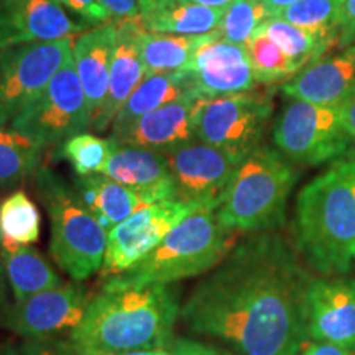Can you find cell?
I'll list each match as a JSON object with an SVG mask.
<instances>
[{"label":"cell","instance_id":"1","mask_svg":"<svg viewBox=\"0 0 355 355\" xmlns=\"http://www.w3.org/2000/svg\"><path fill=\"white\" fill-rule=\"evenodd\" d=\"M313 270L278 230L241 239L181 306L191 334L241 355H300Z\"/></svg>","mask_w":355,"mask_h":355},{"label":"cell","instance_id":"2","mask_svg":"<svg viewBox=\"0 0 355 355\" xmlns=\"http://www.w3.org/2000/svg\"><path fill=\"white\" fill-rule=\"evenodd\" d=\"M181 306L176 285H132L119 277L107 278L69 339L87 355L168 349L176 337Z\"/></svg>","mask_w":355,"mask_h":355},{"label":"cell","instance_id":"3","mask_svg":"<svg viewBox=\"0 0 355 355\" xmlns=\"http://www.w3.org/2000/svg\"><path fill=\"white\" fill-rule=\"evenodd\" d=\"M293 243L316 275L355 270V152L329 163L296 196Z\"/></svg>","mask_w":355,"mask_h":355},{"label":"cell","instance_id":"4","mask_svg":"<svg viewBox=\"0 0 355 355\" xmlns=\"http://www.w3.org/2000/svg\"><path fill=\"white\" fill-rule=\"evenodd\" d=\"M298 181V166L277 148L260 145L239 165L217 207L225 229L237 235L275 232L285 225L288 199Z\"/></svg>","mask_w":355,"mask_h":355},{"label":"cell","instance_id":"5","mask_svg":"<svg viewBox=\"0 0 355 355\" xmlns=\"http://www.w3.org/2000/svg\"><path fill=\"white\" fill-rule=\"evenodd\" d=\"M237 237L222 225L216 209L201 207L176 225L152 254L117 277L132 285H176L216 268Z\"/></svg>","mask_w":355,"mask_h":355},{"label":"cell","instance_id":"6","mask_svg":"<svg viewBox=\"0 0 355 355\" xmlns=\"http://www.w3.org/2000/svg\"><path fill=\"white\" fill-rule=\"evenodd\" d=\"M40 201L50 219V254L73 282L101 272L107 247V230L97 222L78 191L63 176L40 166L33 176Z\"/></svg>","mask_w":355,"mask_h":355},{"label":"cell","instance_id":"7","mask_svg":"<svg viewBox=\"0 0 355 355\" xmlns=\"http://www.w3.org/2000/svg\"><path fill=\"white\" fill-rule=\"evenodd\" d=\"M275 148L296 166H321L352 152L340 109L296 101L283 105L272 127Z\"/></svg>","mask_w":355,"mask_h":355},{"label":"cell","instance_id":"8","mask_svg":"<svg viewBox=\"0 0 355 355\" xmlns=\"http://www.w3.org/2000/svg\"><path fill=\"white\" fill-rule=\"evenodd\" d=\"M273 114L270 91H245L201 99L196 114V140L243 162L261 145Z\"/></svg>","mask_w":355,"mask_h":355},{"label":"cell","instance_id":"9","mask_svg":"<svg viewBox=\"0 0 355 355\" xmlns=\"http://www.w3.org/2000/svg\"><path fill=\"white\" fill-rule=\"evenodd\" d=\"M91 122V107L71 51L42 94L13 119L10 127L38 141L43 148H58L71 137L86 132Z\"/></svg>","mask_w":355,"mask_h":355},{"label":"cell","instance_id":"10","mask_svg":"<svg viewBox=\"0 0 355 355\" xmlns=\"http://www.w3.org/2000/svg\"><path fill=\"white\" fill-rule=\"evenodd\" d=\"M71 51V38L0 50V127L10 125L42 94Z\"/></svg>","mask_w":355,"mask_h":355},{"label":"cell","instance_id":"11","mask_svg":"<svg viewBox=\"0 0 355 355\" xmlns=\"http://www.w3.org/2000/svg\"><path fill=\"white\" fill-rule=\"evenodd\" d=\"M198 209L201 206L178 199L141 206L107 234L101 277L107 279L125 273L152 254L176 225Z\"/></svg>","mask_w":355,"mask_h":355},{"label":"cell","instance_id":"12","mask_svg":"<svg viewBox=\"0 0 355 355\" xmlns=\"http://www.w3.org/2000/svg\"><path fill=\"white\" fill-rule=\"evenodd\" d=\"M92 298L83 282H63L55 288L12 303L0 327L19 339H55L69 337L81 324Z\"/></svg>","mask_w":355,"mask_h":355},{"label":"cell","instance_id":"13","mask_svg":"<svg viewBox=\"0 0 355 355\" xmlns=\"http://www.w3.org/2000/svg\"><path fill=\"white\" fill-rule=\"evenodd\" d=\"M175 181V199L217 209L237 171V158L194 140L163 153Z\"/></svg>","mask_w":355,"mask_h":355},{"label":"cell","instance_id":"14","mask_svg":"<svg viewBox=\"0 0 355 355\" xmlns=\"http://www.w3.org/2000/svg\"><path fill=\"white\" fill-rule=\"evenodd\" d=\"M306 321L309 343L355 352V277H314L308 288Z\"/></svg>","mask_w":355,"mask_h":355},{"label":"cell","instance_id":"15","mask_svg":"<svg viewBox=\"0 0 355 355\" xmlns=\"http://www.w3.org/2000/svg\"><path fill=\"white\" fill-rule=\"evenodd\" d=\"M188 73L196 99L252 91L257 86L247 48L207 33L201 46L183 69Z\"/></svg>","mask_w":355,"mask_h":355},{"label":"cell","instance_id":"16","mask_svg":"<svg viewBox=\"0 0 355 355\" xmlns=\"http://www.w3.org/2000/svg\"><path fill=\"white\" fill-rule=\"evenodd\" d=\"M89 28L56 0H0V50L60 42Z\"/></svg>","mask_w":355,"mask_h":355},{"label":"cell","instance_id":"17","mask_svg":"<svg viewBox=\"0 0 355 355\" xmlns=\"http://www.w3.org/2000/svg\"><path fill=\"white\" fill-rule=\"evenodd\" d=\"M201 99L171 102L137 119L121 130L110 132L119 145L168 153L196 140V114Z\"/></svg>","mask_w":355,"mask_h":355},{"label":"cell","instance_id":"18","mask_svg":"<svg viewBox=\"0 0 355 355\" xmlns=\"http://www.w3.org/2000/svg\"><path fill=\"white\" fill-rule=\"evenodd\" d=\"M282 91L290 99L340 109L355 96V44L304 66Z\"/></svg>","mask_w":355,"mask_h":355},{"label":"cell","instance_id":"19","mask_svg":"<svg viewBox=\"0 0 355 355\" xmlns=\"http://www.w3.org/2000/svg\"><path fill=\"white\" fill-rule=\"evenodd\" d=\"M115 25H117V42H115L112 68H110L109 91L104 104L91 123L92 130L99 133L112 127L123 104L145 78V66L140 53V35L144 32L141 20L121 21Z\"/></svg>","mask_w":355,"mask_h":355},{"label":"cell","instance_id":"20","mask_svg":"<svg viewBox=\"0 0 355 355\" xmlns=\"http://www.w3.org/2000/svg\"><path fill=\"white\" fill-rule=\"evenodd\" d=\"M102 173L127 186L144 198L146 204L175 199L170 165L165 155L159 152L115 144L114 153Z\"/></svg>","mask_w":355,"mask_h":355},{"label":"cell","instance_id":"21","mask_svg":"<svg viewBox=\"0 0 355 355\" xmlns=\"http://www.w3.org/2000/svg\"><path fill=\"white\" fill-rule=\"evenodd\" d=\"M115 42L117 25L114 21L89 28L73 42L74 64L84 94L87 97L92 119L99 112L107 96Z\"/></svg>","mask_w":355,"mask_h":355},{"label":"cell","instance_id":"22","mask_svg":"<svg viewBox=\"0 0 355 355\" xmlns=\"http://www.w3.org/2000/svg\"><path fill=\"white\" fill-rule=\"evenodd\" d=\"M73 186L91 214L107 230V234L137 209L146 206L144 198L112 178L105 176L104 173L78 176Z\"/></svg>","mask_w":355,"mask_h":355},{"label":"cell","instance_id":"23","mask_svg":"<svg viewBox=\"0 0 355 355\" xmlns=\"http://www.w3.org/2000/svg\"><path fill=\"white\" fill-rule=\"evenodd\" d=\"M196 99L193 91V84L186 71H175V73L152 74L145 76L128 101L123 104L117 117L110 127V132L121 130L137 119L153 112L163 105L171 102Z\"/></svg>","mask_w":355,"mask_h":355},{"label":"cell","instance_id":"24","mask_svg":"<svg viewBox=\"0 0 355 355\" xmlns=\"http://www.w3.org/2000/svg\"><path fill=\"white\" fill-rule=\"evenodd\" d=\"M13 303L63 283L46 257L32 245L0 247Z\"/></svg>","mask_w":355,"mask_h":355},{"label":"cell","instance_id":"25","mask_svg":"<svg viewBox=\"0 0 355 355\" xmlns=\"http://www.w3.org/2000/svg\"><path fill=\"white\" fill-rule=\"evenodd\" d=\"M225 8L186 2L157 3L146 13H141V26L152 33L184 35V37L207 35L219 26Z\"/></svg>","mask_w":355,"mask_h":355},{"label":"cell","instance_id":"26","mask_svg":"<svg viewBox=\"0 0 355 355\" xmlns=\"http://www.w3.org/2000/svg\"><path fill=\"white\" fill-rule=\"evenodd\" d=\"M206 37L207 35L184 37V35L152 33L144 28L140 35V53L145 66V76L184 69Z\"/></svg>","mask_w":355,"mask_h":355},{"label":"cell","instance_id":"27","mask_svg":"<svg viewBox=\"0 0 355 355\" xmlns=\"http://www.w3.org/2000/svg\"><path fill=\"white\" fill-rule=\"evenodd\" d=\"M44 150L38 141L10 125L0 127V189L37 175Z\"/></svg>","mask_w":355,"mask_h":355},{"label":"cell","instance_id":"28","mask_svg":"<svg viewBox=\"0 0 355 355\" xmlns=\"http://www.w3.org/2000/svg\"><path fill=\"white\" fill-rule=\"evenodd\" d=\"M260 28L298 66V69L321 60L331 48L337 46L336 40L319 37L309 30L283 20L282 17H270L260 25Z\"/></svg>","mask_w":355,"mask_h":355},{"label":"cell","instance_id":"29","mask_svg":"<svg viewBox=\"0 0 355 355\" xmlns=\"http://www.w3.org/2000/svg\"><path fill=\"white\" fill-rule=\"evenodd\" d=\"M42 234V216L24 189L0 201V247L33 245Z\"/></svg>","mask_w":355,"mask_h":355},{"label":"cell","instance_id":"30","mask_svg":"<svg viewBox=\"0 0 355 355\" xmlns=\"http://www.w3.org/2000/svg\"><path fill=\"white\" fill-rule=\"evenodd\" d=\"M115 150V141L102 139L94 133H78L56 148L55 157L68 162L78 176L97 175L104 171L110 155Z\"/></svg>","mask_w":355,"mask_h":355},{"label":"cell","instance_id":"31","mask_svg":"<svg viewBox=\"0 0 355 355\" xmlns=\"http://www.w3.org/2000/svg\"><path fill=\"white\" fill-rule=\"evenodd\" d=\"M245 48L248 58H250L257 84L270 86V84L293 78L300 71L298 66L293 63L290 58L266 37L260 26L252 35L250 42L247 43Z\"/></svg>","mask_w":355,"mask_h":355},{"label":"cell","instance_id":"32","mask_svg":"<svg viewBox=\"0 0 355 355\" xmlns=\"http://www.w3.org/2000/svg\"><path fill=\"white\" fill-rule=\"evenodd\" d=\"M343 0H300L282 13L283 20L337 42Z\"/></svg>","mask_w":355,"mask_h":355},{"label":"cell","instance_id":"33","mask_svg":"<svg viewBox=\"0 0 355 355\" xmlns=\"http://www.w3.org/2000/svg\"><path fill=\"white\" fill-rule=\"evenodd\" d=\"M268 19L261 0H234L225 8L216 33L224 42L247 46L255 30Z\"/></svg>","mask_w":355,"mask_h":355},{"label":"cell","instance_id":"34","mask_svg":"<svg viewBox=\"0 0 355 355\" xmlns=\"http://www.w3.org/2000/svg\"><path fill=\"white\" fill-rule=\"evenodd\" d=\"M0 355H87L69 337L17 339L0 345Z\"/></svg>","mask_w":355,"mask_h":355},{"label":"cell","instance_id":"35","mask_svg":"<svg viewBox=\"0 0 355 355\" xmlns=\"http://www.w3.org/2000/svg\"><path fill=\"white\" fill-rule=\"evenodd\" d=\"M63 6L76 15V19L86 21L91 26L110 24L112 17L102 0H63Z\"/></svg>","mask_w":355,"mask_h":355},{"label":"cell","instance_id":"36","mask_svg":"<svg viewBox=\"0 0 355 355\" xmlns=\"http://www.w3.org/2000/svg\"><path fill=\"white\" fill-rule=\"evenodd\" d=\"M168 349L175 355H241L234 350L217 347L214 344L201 343L189 337H175Z\"/></svg>","mask_w":355,"mask_h":355},{"label":"cell","instance_id":"37","mask_svg":"<svg viewBox=\"0 0 355 355\" xmlns=\"http://www.w3.org/2000/svg\"><path fill=\"white\" fill-rule=\"evenodd\" d=\"M352 44H355V0H343L337 25V48L345 50Z\"/></svg>","mask_w":355,"mask_h":355},{"label":"cell","instance_id":"38","mask_svg":"<svg viewBox=\"0 0 355 355\" xmlns=\"http://www.w3.org/2000/svg\"><path fill=\"white\" fill-rule=\"evenodd\" d=\"M102 3H104V7L109 10L114 24L141 20L139 0H102Z\"/></svg>","mask_w":355,"mask_h":355},{"label":"cell","instance_id":"39","mask_svg":"<svg viewBox=\"0 0 355 355\" xmlns=\"http://www.w3.org/2000/svg\"><path fill=\"white\" fill-rule=\"evenodd\" d=\"M300 355H355L352 350H345L331 344L308 343L301 350Z\"/></svg>","mask_w":355,"mask_h":355},{"label":"cell","instance_id":"40","mask_svg":"<svg viewBox=\"0 0 355 355\" xmlns=\"http://www.w3.org/2000/svg\"><path fill=\"white\" fill-rule=\"evenodd\" d=\"M8 293H10V288H8L6 266H3V257H2V250H0V318H2L3 313H6V311L12 306Z\"/></svg>","mask_w":355,"mask_h":355},{"label":"cell","instance_id":"41","mask_svg":"<svg viewBox=\"0 0 355 355\" xmlns=\"http://www.w3.org/2000/svg\"><path fill=\"white\" fill-rule=\"evenodd\" d=\"M340 117H343L344 127L349 137L352 139V141H355V96L340 107Z\"/></svg>","mask_w":355,"mask_h":355},{"label":"cell","instance_id":"42","mask_svg":"<svg viewBox=\"0 0 355 355\" xmlns=\"http://www.w3.org/2000/svg\"><path fill=\"white\" fill-rule=\"evenodd\" d=\"M261 2H263L265 12L270 19V17L282 15L288 7H291L293 3L300 2V0H261Z\"/></svg>","mask_w":355,"mask_h":355},{"label":"cell","instance_id":"43","mask_svg":"<svg viewBox=\"0 0 355 355\" xmlns=\"http://www.w3.org/2000/svg\"><path fill=\"white\" fill-rule=\"evenodd\" d=\"M175 2H186V3H198V6L225 8L229 7L234 0H158L157 3H175Z\"/></svg>","mask_w":355,"mask_h":355},{"label":"cell","instance_id":"44","mask_svg":"<svg viewBox=\"0 0 355 355\" xmlns=\"http://www.w3.org/2000/svg\"><path fill=\"white\" fill-rule=\"evenodd\" d=\"M123 355H175L170 349H141Z\"/></svg>","mask_w":355,"mask_h":355},{"label":"cell","instance_id":"45","mask_svg":"<svg viewBox=\"0 0 355 355\" xmlns=\"http://www.w3.org/2000/svg\"><path fill=\"white\" fill-rule=\"evenodd\" d=\"M158 0H139V6H140V10L141 13H146L150 10V8H153L157 6Z\"/></svg>","mask_w":355,"mask_h":355},{"label":"cell","instance_id":"46","mask_svg":"<svg viewBox=\"0 0 355 355\" xmlns=\"http://www.w3.org/2000/svg\"><path fill=\"white\" fill-rule=\"evenodd\" d=\"M56 2H60V3H63V0H56Z\"/></svg>","mask_w":355,"mask_h":355}]
</instances>
